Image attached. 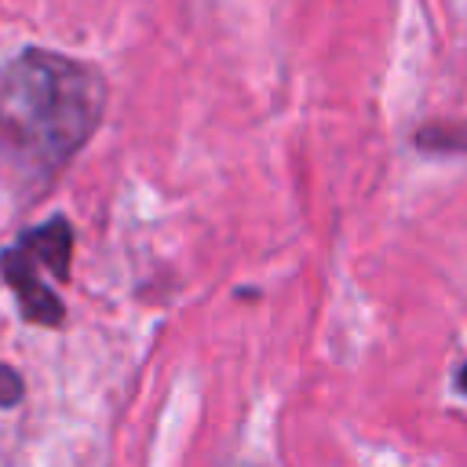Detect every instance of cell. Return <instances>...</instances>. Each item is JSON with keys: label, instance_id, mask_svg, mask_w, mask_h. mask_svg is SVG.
Returning <instances> with one entry per match:
<instances>
[{"label": "cell", "instance_id": "6da1fadb", "mask_svg": "<svg viewBox=\"0 0 467 467\" xmlns=\"http://www.w3.org/2000/svg\"><path fill=\"white\" fill-rule=\"evenodd\" d=\"M106 113V77L44 47H26L0 69V153L47 186L95 135Z\"/></svg>", "mask_w": 467, "mask_h": 467}, {"label": "cell", "instance_id": "7a4b0ae2", "mask_svg": "<svg viewBox=\"0 0 467 467\" xmlns=\"http://www.w3.org/2000/svg\"><path fill=\"white\" fill-rule=\"evenodd\" d=\"M0 277L18 299V310L29 325L36 328H58L66 321V303L62 296L44 281V266L15 241L11 248L0 252Z\"/></svg>", "mask_w": 467, "mask_h": 467}, {"label": "cell", "instance_id": "3957f363", "mask_svg": "<svg viewBox=\"0 0 467 467\" xmlns=\"http://www.w3.org/2000/svg\"><path fill=\"white\" fill-rule=\"evenodd\" d=\"M18 244L55 277V281H69V263H73V226L66 215H51L36 226H29Z\"/></svg>", "mask_w": 467, "mask_h": 467}, {"label": "cell", "instance_id": "277c9868", "mask_svg": "<svg viewBox=\"0 0 467 467\" xmlns=\"http://www.w3.org/2000/svg\"><path fill=\"white\" fill-rule=\"evenodd\" d=\"M420 153H434V157H452V153H467V120H431L412 135Z\"/></svg>", "mask_w": 467, "mask_h": 467}, {"label": "cell", "instance_id": "5b68a950", "mask_svg": "<svg viewBox=\"0 0 467 467\" xmlns=\"http://www.w3.org/2000/svg\"><path fill=\"white\" fill-rule=\"evenodd\" d=\"M22 394H26V383H22L18 368L0 361V409H15L22 401Z\"/></svg>", "mask_w": 467, "mask_h": 467}, {"label": "cell", "instance_id": "8992f818", "mask_svg": "<svg viewBox=\"0 0 467 467\" xmlns=\"http://www.w3.org/2000/svg\"><path fill=\"white\" fill-rule=\"evenodd\" d=\"M456 390L460 394H467V361L460 365V372H456Z\"/></svg>", "mask_w": 467, "mask_h": 467}]
</instances>
